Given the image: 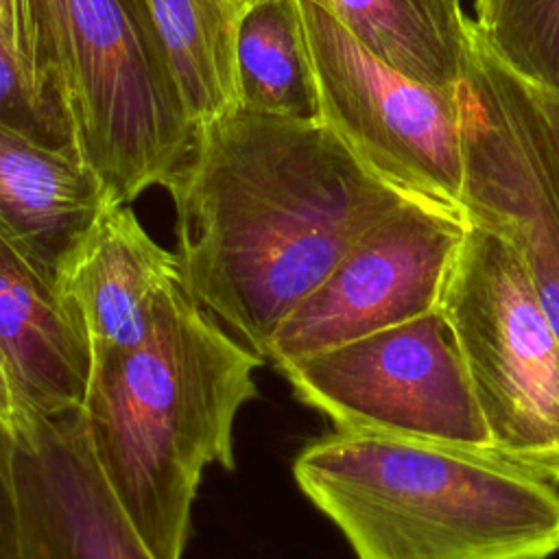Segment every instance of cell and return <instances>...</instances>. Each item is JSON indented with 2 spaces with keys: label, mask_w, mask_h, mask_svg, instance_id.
Returning a JSON list of instances; mask_svg holds the SVG:
<instances>
[{
  "label": "cell",
  "mask_w": 559,
  "mask_h": 559,
  "mask_svg": "<svg viewBox=\"0 0 559 559\" xmlns=\"http://www.w3.org/2000/svg\"><path fill=\"white\" fill-rule=\"evenodd\" d=\"M0 124L52 148L74 151L63 105L31 74L0 33ZM79 157V155H76Z\"/></svg>",
  "instance_id": "ac0fdd59"
},
{
  "label": "cell",
  "mask_w": 559,
  "mask_h": 559,
  "mask_svg": "<svg viewBox=\"0 0 559 559\" xmlns=\"http://www.w3.org/2000/svg\"><path fill=\"white\" fill-rule=\"evenodd\" d=\"M107 203L74 151L0 124V229L52 280Z\"/></svg>",
  "instance_id": "4fadbf2b"
},
{
  "label": "cell",
  "mask_w": 559,
  "mask_h": 559,
  "mask_svg": "<svg viewBox=\"0 0 559 559\" xmlns=\"http://www.w3.org/2000/svg\"><path fill=\"white\" fill-rule=\"evenodd\" d=\"M459 85L465 212L500 234L522 260L559 336V177L524 83L472 31Z\"/></svg>",
  "instance_id": "ba28073f"
},
{
  "label": "cell",
  "mask_w": 559,
  "mask_h": 559,
  "mask_svg": "<svg viewBox=\"0 0 559 559\" xmlns=\"http://www.w3.org/2000/svg\"><path fill=\"white\" fill-rule=\"evenodd\" d=\"M334 430L491 452L489 430L439 310L280 369Z\"/></svg>",
  "instance_id": "52a82bcc"
},
{
  "label": "cell",
  "mask_w": 559,
  "mask_h": 559,
  "mask_svg": "<svg viewBox=\"0 0 559 559\" xmlns=\"http://www.w3.org/2000/svg\"><path fill=\"white\" fill-rule=\"evenodd\" d=\"M0 362L22 421L81 411L92 369L85 334L63 304L55 280L2 229Z\"/></svg>",
  "instance_id": "7c38bea8"
},
{
  "label": "cell",
  "mask_w": 559,
  "mask_h": 559,
  "mask_svg": "<svg viewBox=\"0 0 559 559\" xmlns=\"http://www.w3.org/2000/svg\"><path fill=\"white\" fill-rule=\"evenodd\" d=\"M452 334L491 452L559 483V336L515 249L469 223L437 308Z\"/></svg>",
  "instance_id": "5b68a950"
},
{
  "label": "cell",
  "mask_w": 559,
  "mask_h": 559,
  "mask_svg": "<svg viewBox=\"0 0 559 559\" xmlns=\"http://www.w3.org/2000/svg\"><path fill=\"white\" fill-rule=\"evenodd\" d=\"M15 456V428L0 417V559H26Z\"/></svg>",
  "instance_id": "ffe728a7"
},
{
  "label": "cell",
  "mask_w": 559,
  "mask_h": 559,
  "mask_svg": "<svg viewBox=\"0 0 559 559\" xmlns=\"http://www.w3.org/2000/svg\"><path fill=\"white\" fill-rule=\"evenodd\" d=\"M356 559H550L559 491L496 454L334 430L293 463Z\"/></svg>",
  "instance_id": "3957f363"
},
{
  "label": "cell",
  "mask_w": 559,
  "mask_h": 559,
  "mask_svg": "<svg viewBox=\"0 0 559 559\" xmlns=\"http://www.w3.org/2000/svg\"><path fill=\"white\" fill-rule=\"evenodd\" d=\"M0 33L15 48L20 59L31 70L33 79L48 94L59 98L37 0H0Z\"/></svg>",
  "instance_id": "d6986e66"
},
{
  "label": "cell",
  "mask_w": 559,
  "mask_h": 559,
  "mask_svg": "<svg viewBox=\"0 0 559 559\" xmlns=\"http://www.w3.org/2000/svg\"><path fill=\"white\" fill-rule=\"evenodd\" d=\"M90 345L92 365L140 345L181 288L177 255L155 242L131 205L107 203L55 275Z\"/></svg>",
  "instance_id": "8fae6325"
},
{
  "label": "cell",
  "mask_w": 559,
  "mask_h": 559,
  "mask_svg": "<svg viewBox=\"0 0 559 559\" xmlns=\"http://www.w3.org/2000/svg\"><path fill=\"white\" fill-rule=\"evenodd\" d=\"M238 105L251 111L319 120L317 90L297 0H245L234 33Z\"/></svg>",
  "instance_id": "9a60e30c"
},
{
  "label": "cell",
  "mask_w": 559,
  "mask_h": 559,
  "mask_svg": "<svg viewBox=\"0 0 559 559\" xmlns=\"http://www.w3.org/2000/svg\"><path fill=\"white\" fill-rule=\"evenodd\" d=\"M236 2H245V0H236Z\"/></svg>",
  "instance_id": "603a6c76"
},
{
  "label": "cell",
  "mask_w": 559,
  "mask_h": 559,
  "mask_svg": "<svg viewBox=\"0 0 559 559\" xmlns=\"http://www.w3.org/2000/svg\"><path fill=\"white\" fill-rule=\"evenodd\" d=\"M262 362L181 286L140 345L92 365L87 445L155 559L183 557L205 469H234V424Z\"/></svg>",
  "instance_id": "7a4b0ae2"
},
{
  "label": "cell",
  "mask_w": 559,
  "mask_h": 559,
  "mask_svg": "<svg viewBox=\"0 0 559 559\" xmlns=\"http://www.w3.org/2000/svg\"><path fill=\"white\" fill-rule=\"evenodd\" d=\"M360 44L402 74L456 90L474 44L461 0H317Z\"/></svg>",
  "instance_id": "5bb4252c"
},
{
  "label": "cell",
  "mask_w": 559,
  "mask_h": 559,
  "mask_svg": "<svg viewBox=\"0 0 559 559\" xmlns=\"http://www.w3.org/2000/svg\"><path fill=\"white\" fill-rule=\"evenodd\" d=\"M72 146L107 201L168 188L197 127L144 0H37Z\"/></svg>",
  "instance_id": "277c9868"
},
{
  "label": "cell",
  "mask_w": 559,
  "mask_h": 559,
  "mask_svg": "<svg viewBox=\"0 0 559 559\" xmlns=\"http://www.w3.org/2000/svg\"><path fill=\"white\" fill-rule=\"evenodd\" d=\"M15 435L26 559H155L103 478L81 411L26 417Z\"/></svg>",
  "instance_id": "30bf717a"
},
{
  "label": "cell",
  "mask_w": 559,
  "mask_h": 559,
  "mask_svg": "<svg viewBox=\"0 0 559 559\" xmlns=\"http://www.w3.org/2000/svg\"><path fill=\"white\" fill-rule=\"evenodd\" d=\"M474 33L522 83L559 94V0H474Z\"/></svg>",
  "instance_id": "e0dca14e"
},
{
  "label": "cell",
  "mask_w": 559,
  "mask_h": 559,
  "mask_svg": "<svg viewBox=\"0 0 559 559\" xmlns=\"http://www.w3.org/2000/svg\"><path fill=\"white\" fill-rule=\"evenodd\" d=\"M166 190L183 290L262 360L280 323L352 245L408 201L321 120L240 105L197 127Z\"/></svg>",
  "instance_id": "6da1fadb"
},
{
  "label": "cell",
  "mask_w": 559,
  "mask_h": 559,
  "mask_svg": "<svg viewBox=\"0 0 559 559\" xmlns=\"http://www.w3.org/2000/svg\"><path fill=\"white\" fill-rule=\"evenodd\" d=\"M524 87L528 90V94L535 103V109L539 114V120H542V127L546 131L548 146H550V153H552L555 170H557V177H559V94L537 90V87H531L526 83H524Z\"/></svg>",
  "instance_id": "44dd1931"
},
{
  "label": "cell",
  "mask_w": 559,
  "mask_h": 559,
  "mask_svg": "<svg viewBox=\"0 0 559 559\" xmlns=\"http://www.w3.org/2000/svg\"><path fill=\"white\" fill-rule=\"evenodd\" d=\"M469 221L404 201L371 225L280 323L264 360L277 371L439 308Z\"/></svg>",
  "instance_id": "9c48e42d"
},
{
  "label": "cell",
  "mask_w": 559,
  "mask_h": 559,
  "mask_svg": "<svg viewBox=\"0 0 559 559\" xmlns=\"http://www.w3.org/2000/svg\"><path fill=\"white\" fill-rule=\"evenodd\" d=\"M0 417L4 421H9L13 428L20 426L22 421V415H20V408H17V402H15V395H13V389H11V382H9V376L0 362Z\"/></svg>",
  "instance_id": "7402d4cb"
},
{
  "label": "cell",
  "mask_w": 559,
  "mask_h": 559,
  "mask_svg": "<svg viewBox=\"0 0 559 559\" xmlns=\"http://www.w3.org/2000/svg\"><path fill=\"white\" fill-rule=\"evenodd\" d=\"M319 120L384 186L467 221L459 87L391 68L321 2L297 0Z\"/></svg>",
  "instance_id": "8992f818"
},
{
  "label": "cell",
  "mask_w": 559,
  "mask_h": 559,
  "mask_svg": "<svg viewBox=\"0 0 559 559\" xmlns=\"http://www.w3.org/2000/svg\"><path fill=\"white\" fill-rule=\"evenodd\" d=\"M194 127L238 105L236 0H144Z\"/></svg>",
  "instance_id": "2e32d148"
}]
</instances>
